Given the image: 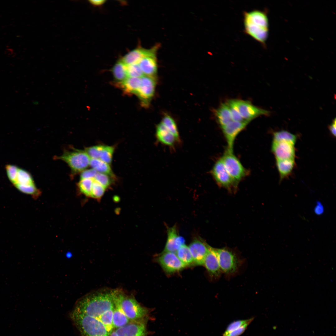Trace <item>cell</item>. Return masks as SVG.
Returning <instances> with one entry per match:
<instances>
[{"instance_id": "obj_36", "label": "cell", "mask_w": 336, "mask_h": 336, "mask_svg": "<svg viewBox=\"0 0 336 336\" xmlns=\"http://www.w3.org/2000/svg\"><path fill=\"white\" fill-rule=\"evenodd\" d=\"M105 189L103 186L94 180L91 197L97 199L100 198L104 194Z\"/></svg>"}, {"instance_id": "obj_10", "label": "cell", "mask_w": 336, "mask_h": 336, "mask_svg": "<svg viewBox=\"0 0 336 336\" xmlns=\"http://www.w3.org/2000/svg\"><path fill=\"white\" fill-rule=\"evenodd\" d=\"M140 79V85L135 94L140 100L142 104L147 106L154 94L156 78L144 75Z\"/></svg>"}, {"instance_id": "obj_24", "label": "cell", "mask_w": 336, "mask_h": 336, "mask_svg": "<svg viewBox=\"0 0 336 336\" xmlns=\"http://www.w3.org/2000/svg\"><path fill=\"white\" fill-rule=\"evenodd\" d=\"M112 72L115 80L119 83L123 82L128 77L127 65L120 59L114 65L112 69Z\"/></svg>"}, {"instance_id": "obj_26", "label": "cell", "mask_w": 336, "mask_h": 336, "mask_svg": "<svg viewBox=\"0 0 336 336\" xmlns=\"http://www.w3.org/2000/svg\"><path fill=\"white\" fill-rule=\"evenodd\" d=\"M90 166L97 172L108 175L111 177L114 176L109 164L99 159H91Z\"/></svg>"}, {"instance_id": "obj_43", "label": "cell", "mask_w": 336, "mask_h": 336, "mask_svg": "<svg viewBox=\"0 0 336 336\" xmlns=\"http://www.w3.org/2000/svg\"><path fill=\"white\" fill-rule=\"evenodd\" d=\"M106 1L104 0H90L89 3L94 6H100L103 5Z\"/></svg>"}, {"instance_id": "obj_15", "label": "cell", "mask_w": 336, "mask_h": 336, "mask_svg": "<svg viewBox=\"0 0 336 336\" xmlns=\"http://www.w3.org/2000/svg\"><path fill=\"white\" fill-rule=\"evenodd\" d=\"M294 144L289 142H273L271 151L276 160L295 159V150Z\"/></svg>"}, {"instance_id": "obj_38", "label": "cell", "mask_w": 336, "mask_h": 336, "mask_svg": "<svg viewBox=\"0 0 336 336\" xmlns=\"http://www.w3.org/2000/svg\"><path fill=\"white\" fill-rule=\"evenodd\" d=\"M18 168L16 166L11 164L6 166L5 169L8 178L12 184L16 180Z\"/></svg>"}, {"instance_id": "obj_4", "label": "cell", "mask_w": 336, "mask_h": 336, "mask_svg": "<svg viewBox=\"0 0 336 336\" xmlns=\"http://www.w3.org/2000/svg\"><path fill=\"white\" fill-rule=\"evenodd\" d=\"M115 301L131 321L142 320L148 313V310L141 305L134 298L119 291H117Z\"/></svg>"}, {"instance_id": "obj_20", "label": "cell", "mask_w": 336, "mask_h": 336, "mask_svg": "<svg viewBox=\"0 0 336 336\" xmlns=\"http://www.w3.org/2000/svg\"><path fill=\"white\" fill-rule=\"evenodd\" d=\"M12 184L20 192L26 186L35 185L32 176L29 173L19 168L16 180Z\"/></svg>"}, {"instance_id": "obj_18", "label": "cell", "mask_w": 336, "mask_h": 336, "mask_svg": "<svg viewBox=\"0 0 336 336\" xmlns=\"http://www.w3.org/2000/svg\"><path fill=\"white\" fill-rule=\"evenodd\" d=\"M203 265L211 277L217 278L220 276L221 271L215 249L211 247L205 258Z\"/></svg>"}, {"instance_id": "obj_30", "label": "cell", "mask_w": 336, "mask_h": 336, "mask_svg": "<svg viewBox=\"0 0 336 336\" xmlns=\"http://www.w3.org/2000/svg\"><path fill=\"white\" fill-rule=\"evenodd\" d=\"M226 103L229 107L233 121L240 122L247 121L244 120L241 116L236 104V99L229 100Z\"/></svg>"}, {"instance_id": "obj_8", "label": "cell", "mask_w": 336, "mask_h": 336, "mask_svg": "<svg viewBox=\"0 0 336 336\" xmlns=\"http://www.w3.org/2000/svg\"><path fill=\"white\" fill-rule=\"evenodd\" d=\"M221 271L228 274L235 272L237 268L238 261L236 255L232 252L225 249H215Z\"/></svg>"}, {"instance_id": "obj_28", "label": "cell", "mask_w": 336, "mask_h": 336, "mask_svg": "<svg viewBox=\"0 0 336 336\" xmlns=\"http://www.w3.org/2000/svg\"><path fill=\"white\" fill-rule=\"evenodd\" d=\"M175 254L180 259L186 266L194 262L189 247L185 244L181 246Z\"/></svg>"}, {"instance_id": "obj_3", "label": "cell", "mask_w": 336, "mask_h": 336, "mask_svg": "<svg viewBox=\"0 0 336 336\" xmlns=\"http://www.w3.org/2000/svg\"><path fill=\"white\" fill-rule=\"evenodd\" d=\"M70 316L82 336H109L104 325L96 318L74 310Z\"/></svg>"}, {"instance_id": "obj_40", "label": "cell", "mask_w": 336, "mask_h": 336, "mask_svg": "<svg viewBox=\"0 0 336 336\" xmlns=\"http://www.w3.org/2000/svg\"><path fill=\"white\" fill-rule=\"evenodd\" d=\"M250 323H247L239 328L223 336H239L245 330Z\"/></svg>"}, {"instance_id": "obj_19", "label": "cell", "mask_w": 336, "mask_h": 336, "mask_svg": "<svg viewBox=\"0 0 336 336\" xmlns=\"http://www.w3.org/2000/svg\"><path fill=\"white\" fill-rule=\"evenodd\" d=\"M138 64L144 75L156 78L157 70L156 55L144 58Z\"/></svg>"}, {"instance_id": "obj_2", "label": "cell", "mask_w": 336, "mask_h": 336, "mask_svg": "<svg viewBox=\"0 0 336 336\" xmlns=\"http://www.w3.org/2000/svg\"><path fill=\"white\" fill-rule=\"evenodd\" d=\"M243 16L244 32L265 47L269 32L266 11L255 9L244 11Z\"/></svg>"}, {"instance_id": "obj_23", "label": "cell", "mask_w": 336, "mask_h": 336, "mask_svg": "<svg viewBox=\"0 0 336 336\" xmlns=\"http://www.w3.org/2000/svg\"><path fill=\"white\" fill-rule=\"evenodd\" d=\"M131 322L115 302L112 324L114 329L124 326Z\"/></svg>"}, {"instance_id": "obj_13", "label": "cell", "mask_w": 336, "mask_h": 336, "mask_svg": "<svg viewBox=\"0 0 336 336\" xmlns=\"http://www.w3.org/2000/svg\"><path fill=\"white\" fill-rule=\"evenodd\" d=\"M158 47L156 45L150 49H146L138 47L128 53L120 60L127 65L138 63L144 58L156 55Z\"/></svg>"}, {"instance_id": "obj_31", "label": "cell", "mask_w": 336, "mask_h": 336, "mask_svg": "<svg viewBox=\"0 0 336 336\" xmlns=\"http://www.w3.org/2000/svg\"><path fill=\"white\" fill-rule=\"evenodd\" d=\"M93 179H87L81 180L78 184L80 192L87 197H91Z\"/></svg>"}, {"instance_id": "obj_39", "label": "cell", "mask_w": 336, "mask_h": 336, "mask_svg": "<svg viewBox=\"0 0 336 336\" xmlns=\"http://www.w3.org/2000/svg\"><path fill=\"white\" fill-rule=\"evenodd\" d=\"M97 173V171L92 168L84 170L82 171L80 175V180L87 179H94Z\"/></svg>"}, {"instance_id": "obj_25", "label": "cell", "mask_w": 336, "mask_h": 336, "mask_svg": "<svg viewBox=\"0 0 336 336\" xmlns=\"http://www.w3.org/2000/svg\"><path fill=\"white\" fill-rule=\"evenodd\" d=\"M140 78L128 77L119 84L125 92L136 94L140 85Z\"/></svg>"}, {"instance_id": "obj_29", "label": "cell", "mask_w": 336, "mask_h": 336, "mask_svg": "<svg viewBox=\"0 0 336 336\" xmlns=\"http://www.w3.org/2000/svg\"><path fill=\"white\" fill-rule=\"evenodd\" d=\"M161 122L178 140L180 141L176 124L172 117L166 114L163 117Z\"/></svg>"}, {"instance_id": "obj_27", "label": "cell", "mask_w": 336, "mask_h": 336, "mask_svg": "<svg viewBox=\"0 0 336 336\" xmlns=\"http://www.w3.org/2000/svg\"><path fill=\"white\" fill-rule=\"evenodd\" d=\"M273 142L286 141L295 145L296 141V136L286 130L275 132L273 133Z\"/></svg>"}, {"instance_id": "obj_5", "label": "cell", "mask_w": 336, "mask_h": 336, "mask_svg": "<svg viewBox=\"0 0 336 336\" xmlns=\"http://www.w3.org/2000/svg\"><path fill=\"white\" fill-rule=\"evenodd\" d=\"M58 158L66 162L75 173L82 171L87 168L91 160L85 151L77 149L65 152Z\"/></svg>"}, {"instance_id": "obj_6", "label": "cell", "mask_w": 336, "mask_h": 336, "mask_svg": "<svg viewBox=\"0 0 336 336\" xmlns=\"http://www.w3.org/2000/svg\"><path fill=\"white\" fill-rule=\"evenodd\" d=\"M221 158L228 173L238 182L248 174L233 151L227 148Z\"/></svg>"}, {"instance_id": "obj_22", "label": "cell", "mask_w": 336, "mask_h": 336, "mask_svg": "<svg viewBox=\"0 0 336 336\" xmlns=\"http://www.w3.org/2000/svg\"><path fill=\"white\" fill-rule=\"evenodd\" d=\"M215 114L221 127L233 120L229 107L226 102L222 103L220 105L216 110Z\"/></svg>"}, {"instance_id": "obj_33", "label": "cell", "mask_w": 336, "mask_h": 336, "mask_svg": "<svg viewBox=\"0 0 336 336\" xmlns=\"http://www.w3.org/2000/svg\"><path fill=\"white\" fill-rule=\"evenodd\" d=\"M254 319V317H252L247 320H239L232 322L227 326L225 331L223 334V335L227 334L247 323H250Z\"/></svg>"}, {"instance_id": "obj_35", "label": "cell", "mask_w": 336, "mask_h": 336, "mask_svg": "<svg viewBox=\"0 0 336 336\" xmlns=\"http://www.w3.org/2000/svg\"><path fill=\"white\" fill-rule=\"evenodd\" d=\"M105 174L97 172L94 180L103 186L105 189L112 183L111 176Z\"/></svg>"}, {"instance_id": "obj_14", "label": "cell", "mask_w": 336, "mask_h": 336, "mask_svg": "<svg viewBox=\"0 0 336 336\" xmlns=\"http://www.w3.org/2000/svg\"><path fill=\"white\" fill-rule=\"evenodd\" d=\"M210 247L201 238H194L189 247L194 262L198 265H203L205 258Z\"/></svg>"}, {"instance_id": "obj_37", "label": "cell", "mask_w": 336, "mask_h": 336, "mask_svg": "<svg viewBox=\"0 0 336 336\" xmlns=\"http://www.w3.org/2000/svg\"><path fill=\"white\" fill-rule=\"evenodd\" d=\"M103 145H98L87 147L85 151L91 159H99Z\"/></svg>"}, {"instance_id": "obj_12", "label": "cell", "mask_w": 336, "mask_h": 336, "mask_svg": "<svg viewBox=\"0 0 336 336\" xmlns=\"http://www.w3.org/2000/svg\"><path fill=\"white\" fill-rule=\"evenodd\" d=\"M249 122L247 121L240 122L232 120L221 127L227 142V149L233 151L234 142L236 137Z\"/></svg>"}, {"instance_id": "obj_11", "label": "cell", "mask_w": 336, "mask_h": 336, "mask_svg": "<svg viewBox=\"0 0 336 336\" xmlns=\"http://www.w3.org/2000/svg\"><path fill=\"white\" fill-rule=\"evenodd\" d=\"M158 261L164 271L169 273L179 271L186 266L173 252L162 253Z\"/></svg>"}, {"instance_id": "obj_16", "label": "cell", "mask_w": 336, "mask_h": 336, "mask_svg": "<svg viewBox=\"0 0 336 336\" xmlns=\"http://www.w3.org/2000/svg\"><path fill=\"white\" fill-rule=\"evenodd\" d=\"M156 136L158 142L173 150L180 142L161 122L156 126Z\"/></svg>"}, {"instance_id": "obj_34", "label": "cell", "mask_w": 336, "mask_h": 336, "mask_svg": "<svg viewBox=\"0 0 336 336\" xmlns=\"http://www.w3.org/2000/svg\"><path fill=\"white\" fill-rule=\"evenodd\" d=\"M127 73L128 77L141 78L144 75L138 63L127 65Z\"/></svg>"}, {"instance_id": "obj_9", "label": "cell", "mask_w": 336, "mask_h": 336, "mask_svg": "<svg viewBox=\"0 0 336 336\" xmlns=\"http://www.w3.org/2000/svg\"><path fill=\"white\" fill-rule=\"evenodd\" d=\"M236 100L239 113L245 121L250 122L259 116H268L270 114L269 111L255 106L249 101Z\"/></svg>"}, {"instance_id": "obj_41", "label": "cell", "mask_w": 336, "mask_h": 336, "mask_svg": "<svg viewBox=\"0 0 336 336\" xmlns=\"http://www.w3.org/2000/svg\"><path fill=\"white\" fill-rule=\"evenodd\" d=\"M314 212L316 214L318 215H321L324 212V207L320 201L316 202V204L314 208Z\"/></svg>"}, {"instance_id": "obj_1", "label": "cell", "mask_w": 336, "mask_h": 336, "mask_svg": "<svg viewBox=\"0 0 336 336\" xmlns=\"http://www.w3.org/2000/svg\"><path fill=\"white\" fill-rule=\"evenodd\" d=\"M117 291H97L87 294L77 301L73 310L100 321L104 314L114 309Z\"/></svg>"}, {"instance_id": "obj_42", "label": "cell", "mask_w": 336, "mask_h": 336, "mask_svg": "<svg viewBox=\"0 0 336 336\" xmlns=\"http://www.w3.org/2000/svg\"><path fill=\"white\" fill-rule=\"evenodd\" d=\"M336 119L335 118L333 120L331 124L329 126V129L332 135L334 137L336 136Z\"/></svg>"}, {"instance_id": "obj_17", "label": "cell", "mask_w": 336, "mask_h": 336, "mask_svg": "<svg viewBox=\"0 0 336 336\" xmlns=\"http://www.w3.org/2000/svg\"><path fill=\"white\" fill-rule=\"evenodd\" d=\"M167 233V241L162 253L171 252L175 253L181 246L184 245V239L178 235L175 226L168 228Z\"/></svg>"}, {"instance_id": "obj_7", "label": "cell", "mask_w": 336, "mask_h": 336, "mask_svg": "<svg viewBox=\"0 0 336 336\" xmlns=\"http://www.w3.org/2000/svg\"><path fill=\"white\" fill-rule=\"evenodd\" d=\"M211 173L215 181L220 186L229 190L236 187L238 182L228 173L221 158L214 164Z\"/></svg>"}, {"instance_id": "obj_32", "label": "cell", "mask_w": 336, "mask_h": 336, "mask_svg": "<svg viewBox=\"0 0 336 336\" xmlns=\"http://www.w3.org/2000/svg\"><path fill=\"white\" fill-rule=\"evenodd\" d=\"M114 150L113 147L103 145L99 159L109 165L111 164Z\"/></svg>"}, {"instance_id": "obj_21", "label": "cell", "mask_w": 336, "mask_h": 336, "mask_svg": "<svg viewBox=\"0 0 336 336\" xmlns=\"http://www.w3.org/2000/svg\"><path fill=\"white\" fill-rule=\"evenodd\" d=\"M295 159L276 160V165L280 177V182L287 177L295 166Z\"/></svg>"}]
</instances>
